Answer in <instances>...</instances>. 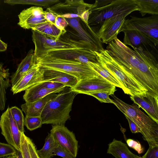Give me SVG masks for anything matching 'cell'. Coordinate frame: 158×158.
I'll use <instances>...</instances> for the list:
<instances>
[{
	"mask_svg": "<svg viewBox=\"0 0 158 158\" xmlns=\"http://www.w3.org/2000/svg\"><path fill=\"white\" fill-rule=\"evenodd\" d=\"M106 50L125 73L152 95L158 96V54L140 47L132 49L116 38Z\"/></svg>",
	"mask_w": 158,
	"mask_h": 158,
	"instance_id": "6da1fadb",
	"label": "cell"
},
{
	"mask_svg": "<svg viewBox=\"0 0 158 158\" xmlns=\"http://www.w3.org/2000/svg\"><path fill=\"white\" fill-rule=\"evenodd\" d=\"M139 9L135 0H96L89 10L88 25L90 27L94 26L95 33L97 29V33L98 29H99L107 19L118 14L128 15L133 11H139Z\"/></svg>",
	"mask_w": 158,
	"mask_h": 158,
	"instance_id": "7a4b0ae2",
	"label": "cell"
},
{
	"mask_svg": "<svg viewBox=\"0 0 158 158\" xmlns=\"http://www.w3.org/2000/svg\"><path fill=\"white\" fill-rule=\"evenodd\" d=\"M65 88L46 104L40 115L43 124L64 125L70 119L69 113L77 94Z\"/></svg>",
	"mask_w": 158,
	"mask_h": 158,
	"instance_id": "3957f363",
	"label": "cell"
},
{
	"mask_svg": "<svg viewBox=\"0 0 158 158\" xmlns=\"http://www.w3.org/2000/svg\"><path fill=\"white\" fill-rule=\"evenodd\" d=\"M110 95L113 104L137 125L149 146L158 144V124L141 110L136 104H128L114 94Z\"/></svg>",
	"mask_w": 158,
	"mask_h": 158,
	"instance_id": "277c9868",
	"label": "cell"
},
{
	"mask_svg": "<svg viewBox=\"0 0 158 158\" xmlns=\"http://www.w3.org/2000/svg\"><path fill=\"white\" fill-rule=\"evenodd\" d=\"M40 68L61 71L76 77L79 81L100 75L88 65L74 59L62 58L48 53L36 57Z\"/></svg>",
	"mask_w": 158,
	"mask_h": 158,
	"instance_id": "5b68a950",
	"label": "cell"
},
{
	"mask_svg": "<svg viewBox=\"0 0 158 158\" xmlns=\"http://www.w3.org/2000/svg\"><path fill=\"white\" fill-rule=\"evenodd\" d=\"M32 39L35 46L34 54L36 57L44 55L50 52L73 49H83L94 50L90 43L82 39H71L56 40L31 30Z\"/></svg>",
	"mask_w": 158,
	"mask_h": 158,
	"instance_id": "8992f818",
	"label": "cell"
},
{
	"mask_svg": "<svg viewBox=\"0 0 158 158\" xmlns=\"http://www.w3.org/2000/svg\"><path fill=\"white\" fill-rule=\"evenodd\" d=\"M94 53L98 62L118 80L125 94L133 96L148 93L144 88L121 69L106 49L100 52L95 51Z\"/></svg>",
	"mask_w": 158,
	"mask_h": 158,
	"instance_id": "52a82bcc",
	"label": "cell"
},
{
	"mask_svg": "<svg viewBox=\"0 0 158 158\" xmlns=\"http://www.w3.org/2000/svg\"><path fill=\"white\" fill-rule=\"evenodd\" d=\"M126 19L119 32L125 31H136L158 40V16L139 18L131 16Z\"/></svg>",
	"mask_w": 158,
	"mask_h": 158,
	"instance_id": "ba28073f",
	"label": "cell"
},
{
	"mask_svg": "<svg viewBox=\"0 0 158 158\" xmlns=\"http://www.w3.org/2000/svg\"><path fill=\"white\" fill-rule=\"evenodd\" d=\"M71 90L77 94H87L93 92L103 91L114 94L116 86L101 75L92 78L81 80L77 85L70 89Z\"/></svg>",
	"mask_w": 158,
	"mask_h": 158,
	"instance_id": "9c48e42d",
	"label": "cell"
},
{
	"mask_svg": "<svg viewBox=\"0 0 158 158\" xmlns=\"http://www.w3.org/2000/svg\"><path fill=\"white\" fill-rule=\"evenodd\" d=\"M1 133L7 143L17 150L21 151L22 133L19 131L8 107L1 115L0 120Z\"/></svg>",
	"mask_w": 158,
	"mask_h": 158,
	"instance_id": "30bf717a",
	"label": "cell"
},
{
	"mask_svg": "<svg viewBox=\"0 0 158 158\" xmlns=\"http://www.w3.org/2000/svg\"><path fill=\"white\" fill-rule=\"evenodd\" d=\"M50 134L56 142L74 157L77 156L78 142L73 133L64 125H53Z\"/></svg>",
	"mask_w": 158,
	"mask_h": 158,
	"instance_id": "8fae6325",
	"label": "cell"
},
{
	"mask_svg": "<svg viewBox=\"0 0 158 158\" xmlns=\"http://www.w3.org/2000/svg\"><path fill=\"white\" fill-rule=\"evenodd\" d=\"M123 43L133 48L140 47L143 50L158 54V40L136 31H124Z\"/></svg>",
	"mask_w": 158,
	"mask_h": 158,
	"instance_id": "7c38bea8",
	"label": "cell"
},
{
	"mask_svg": "<svg viewBox=\"0 0 158 158\" xmlns=\"http://www.w3.org/2000/svg\"><path fill=\"white\" fill-rule=\"evenodd\" d=\"M128 15L118 14L104 21L96 35L102 43L108 44L117 38Z\"/></svg>",
	"mask_w": 158,
	"mask_h": 158,
	"instance_id": "4fadbf2b",
	"label": "cell"
},
{
	"mask_svg": "<svg viewBox=\"0 0 158 158\" xmlns=\"http://www.w3.org/2000/svg\"><path fill=\"white\" fill-rule=\"evenodd\" d=\"M18 24L24 29H31L37 26L48 22L42 7L33 6L22 10L18 15Z\"/></svg>",
	"mask_w": 158,
	"mask_h": 158,
	"instance_id": "5bb4252c",
	"label": "cell"
},
{
	"mask_svg": "<svg viewBox=\"0 0 158 158\" xmlns=\"http://www.w3.org/2000/svg\"><path fill=\"white\" fill-rule=\"evenodd\" d=\"M134 103L141 107L156 123L158 124V96L147 93L130 96Z\"/></svg>",
	"mask_w": 158,
	"mask_h": 158,
	"instance_id": "9a60e30c",
	"label": "cell"
},
{
	"mask_svg": "<svg viewBox=\"0 0 158 158\" xmlns=\"http://www.w3.org/2000/svg\"><path fill=\"white\" fill-rule=\"evenodd\" d=\"M42 81V74L39 66L36 64L27 72L13 86L11 90L16 94L25 91L29 87Z\"/></svg>",
	"mask_w": 158,
	"mask_h": 158,
	"instance_id": "2e32d148",
	"label": "cell"
},
{
	"mask_svg": "<svg viewBox=\"0 0 158 158\" xmlns=\"http://www.w3.org/2000/svg\"><path fill=\"white\" fill-rule=\"evenodd\" d=\"M40 69L42 74V82H59L63 84L66 87L71 88L74 87L79 81L75 77L61 71L40 68Z\"/></svg>",
	"mask_w": 158,
	"mask_h": 158,
	"instance_id": "e0dca14e",
	"label": "cell"
},
{
	"mask_svg": "<svg viewBox=\"0 0 158 158\" xmlns=\"http://www.w3.org/2000/svg\"><path fill=\"white\" fill-rule=\"evenodd\" d=\"M69 25L73 27L79 34L81 39L89 42L95 46L98 51L100 52L104 50L102 43L96 33L91 29L84 30L81 27L79 20L76 18L65 19Z\"/></svg>",
	"mask_w": 158,
	"mask_h": 158,
	"instance_id": "ac0fdd59",
	"label": "cell"
},
{
	"mask_svg": "<svg viewBox=\"0 0 158 158\" xmlns=\"http://www.w3.org/2000/svg\"><path fill=\"white\" fill-rule=\"evenodd\" d=\"M66 87L55 89H49L45 88L40 82L26 90L23 96V99L26 102H34L50 94L60 93Z\"/></svg>",
	"mask_w": 158,
	"mask_h": 158,
	"instance_id": "d6986e66",
	"label": "cell"
},
{
	"mask_svg": "<svg viewBox=\"0 0 158 158\" xmlns=\"http://www.w3.org/2000/svg\"><path fill=\"white\" fill-rule=\"evenodd\" d=\"M37 63L34 50L31 49L19 64L15 72L11 76L10 82L13 86L23 75Z\"/></svg>",
	"mask_w": 158,
	"mask_h": 158,
	"instance_id": "ffe728a7",
	"label": "cell"
},
{
	"mask_svg": "<svg viewBox=\"0 0 158 158\" xmlns=\"http://www.w3.org/2000/svg\"><path fill=\"white\" fill-rule=\"evenodd\" d=\"M57 95L55 93H52L35 102H26L21 105V108L26 116L40 117L46 103Z\"/></svg>",
	"mask_w": 158,
	"mask_h": 158,
	"instance_id": "44dd1931",
	"label": "cell"
},
{
	"mask_svg": "<svg viewBox=\"0 0 158 158\" xmlns=\"http://www.w3.org/2000/svg\"><path fill=\"white\" fill-rule=\"evenodd\" d=\"M60 1L49 8L53 11L59 9H66L73 11L81 17L84 12L87 9H90L93 6V4L86 3L82 0H68L64 2H60Z\"/></svg>",
	"mask_w": 158,
	"mask_h": 158,
	"instance_id": "7402d4cb",
	"label": "cell"
},
{
	"mask_svg": "<svg viewBox=\"0 0 158 158\" xmlns=\"http://www.w3.org/2000/svg\"><path fill=\"white\" fill-rule=\"evenodd\" d=\"M108 145L107 153L112 154L115 158H141L132 153L127 145L121 141L114 139Z\"/></svg>",
	"mask_w": 158,
	"mask_h": 158,
	"instance_id": "603a6c76",
	"label": "cell"
},
{
	"mask_svg": "<svg viewBox=\"0 0 158 158\" xmlns=\"http://www.w3.org/2000/svg\"><path fill=\"white\" fill-rule=\"evenodd\" d=\"M9 69H6L0 63V110H3L6 101V90L10 86Z\"/></svg>",
	"mask_w": 158,
	"mask_h": 158,
	"instance_id": "cb8c5ba5",
	"label": "cell"
},
{
	"mask_svg": "<svg viewBox=\"0 0 158 158\" xmlns=\"http://www.w3.org/2000/svg\"><path fill=\"white\" fill-rule=\"evenodd\" d=\"M31 30L56 40H59L64 34L55 25L48 22L40 24Z\"/></svg>",
	"mask_w": 158,
	"mask_h": 158,
	"instance_id": "d4e9b609",
	"label": "cell"
},
{
	"mask_svg": "<svg viewBox=\"0 0 158 158\" xmlns=\"http://www.w3.org/2000/svg\"><path fill=\"white\" fill-rule=\"evenodd\" d=\"M86 64L88 65L99 75L106 79L116 87L121 88L123 90V87L118 80L98 62H94L88 61Z\"/></svg>",
	"mask_w": 158,
	"mask_h": 158,
	"instance_id": "484cf974",
	"label": "cell"
},
{
	"mask_svg": "<svg viewBox=\"0 0 158 158\" xmlns=\"http://www.w3.org/2000/svg\"><path fill=\"white\" fill-rule=\"evenodd\" d=\"M139 7V12L143 16L147 14L158 15V0H135Z\"/></svg>",
	"mask_w": 158,
	"mask_h": 158,
	"instance_id": "4316f807",
	"label": "cell"
},
{
	"mask_svg": "<svg viewBox=\"0 0 158 158\" xmlns=\"http://www.w3.org/2000/svg\"><path fill=\"white\" fill-rule=\"evenodd\" d=\"M57 144L50 133L45 140L43 148L37 150V153L40 158H51L53 154Z\"/></svg>",
	"mask_w": 158,
	"mask_h": 158,
	"instance_id": "83f0119b",
	"label": "cell"
},
{
	"mask_svg": "<svg viewBox=\"0 0 158 158\" xmlns=\"http://www.w3.org/2000/svg\"><path fill=\"white\" fill-rule=\"evenodd\" d=\"M60 1V0H6L5 3L12 5L15 4L32 5L48 7Z\"/></svg>",
	"mask_w": 158,
	"mask_h": 158,
	"instance_id": "f1b7e54d",
	"label": "cell"
},
{
	"mask_svg": "<svg viewBox=\"0 0 158 158\" xmlns=\"http://www.w3.org/2000/svg\"><path fill=\"white\" fill-rule=\"evenodd\" d=\"M10 108L12 116L18 129L21 133H24V118L22 111L16 106Z\"/></svg>",
	"mask_w": 158,
	"mask_h": 158,
	"instance_id": "f546056e",
	"label": "cell"
},
{
	"mask_svg": "<svg viewBox=\"0 0 158 158\" xmlns=\"http://www.w3.org/2000/svg\"><path fill=\"white\" fill-rule=\"evenodd\" d=\"M42 124L40 117L26 116L24 118V125L30 131L41 127Z\"/></svg>",
	"mask_w": 158,
	"mask_h": 158,
	"instance_id": "4dcf8cb0",
	"label": "cell"
},
{
	"mask_svg": "<svg viewBox=\"0 0 158 158\" xmlns=\"http://www.w3.org/2000/svg\"><path fill=\"white\" fill-rule=\"evenodd\" d=\"M16 151L10 144L0 142V158L15 155Z\"/></svg>",
	"mask_w": 158,
	"mask_h": 158,
	"instance_id": "1f68e13d",
	"label": "cell"
},
{
	"mask_svg": "<svg viewBox=\"0 0 158 158\" xmlns=\"http://www.w3.org/2000/svg\"><path fill=\"white\" fill-rule=\"evenodd\" d=\"M87 95L92 96L97 98L101 102L111 103L113 102L109 96L111 94L107 92L98 91L89 93Z\"/></svg>",
	"mask_w": 158,
	"mask_h": 158,
	"instance_id": "d6a6232c",
	"label": "cell"
},
{
	"mask_svg": "<svg viewBox=\"0 0 158 158\" xmlns=\"http://www.w3.org/2000/svg\"><path fill=\"white\" fill-rule=\"evenodd\" d=\"M21 148L24 158H31L28 148L27 136L24 133H21Z\"/></svg>",
	"mask_w": 158,
	"mask_h": 158,
	"instance_id": "836d02e7",
	"label": "cell"
},
{
	"mask_svg": "<svg viewBox=\"0 0 158 158\" xmlns=\"http://www.w3.org/2000/svg\"><path fill=\"white\" fill-rule=\"evenodd\" d=\"M68 25L69 23L65 18L57 14L55 21V25L62 31L64 34L66 32L65 28Z\"/></svg>",
	"mask_w": 158,
	"mask_h": 158,
	"instance_id": "e575fe53",
	"label": "cell"
},
{
	"mask_svg": "<svg viewBox=\"0 0 158 158\" xmlns=\"http://www.w3.org/2000/svg\"><path fill=\"white\" fill-rule=\"evenodd\" d=\"M141 158H158V144L149 146L146 153Z\"/></svg>",
	"mask_w": 158,
	"mask_h": 158,
	"instance_id": "d590c367",
	"label": "cell"
},
{
	"mask_svg": "<svg viewBox=\"0 0 158 158\" xmlns=\"http://www.w3.org/2000/svg\"><path fill=\"white\" fill-rule=\"evenodd\" d=\"M126 143L129 147L135 150L139 154L144 152V148L139 141L129 139L126 140Z\"/></svg>",
	"mask_w": 158,
	"mask_h": 158,
	"instance_id": "8d00e7d4",
	"label": "cell"
},
{
	"mask_svg": "<svg viewBox=\"0 0 158 158\" xmlns=\"http://www.w3.org/2000/svg\"><path fill=\"white\" fill-rule=\"evenodd\" d=\"M53 156H58L63 158H75L58 144L54 151Z\"/></svg>",
	"mask_w": 158,
	"mask_h": 158,
	"instance_id": "74e56055",
	"label": "cell"
},
{
	"mask_svg": "<svg viewBox=\"0 0 158 158\" xmlns=\"http://www.w3.org/2000/svg\"><path fill=\"white\" fill-rule=\"evenodd\" d=\"M40 82L43 87L49 89H55L67 87L63 84L57 82L44 81Z\"/></svg>",
	"mask_w": 158,
	"mask_h": 158,
	"instance_id": "f35d334b",
	"label": "cell"
},
{
	"mask_svg": "<svg viewBox=\"0 0 158 158\" xmlns=\"http://www.w3.org/2000/svg\"><path fill=\"white\" fill-rule=\"evenodd\" d=\"M27 141L29 152L31 158H40L37 152V150L32 140L27 136Z\"/></svg>",
	"mask_w": 158,
	"mask_h": 158,
	"instance_id": "ab89813d",
	"label": "cell"
},
{
	"mask_svg": "<svg viewBox=\"0 0 158 158\" xmlns=\"http://www.w3.org/2000/svg\"><path fill=\"white\" fill-rule=\"evenodd\" d=\"M57 14L48 8L44 11V17L48 22L55 25V22Z\"/></svg>",
	"mask_w": 158,
	"mask_h": 158,
	"instance_id": "60d3db41",
	"label": "cell"
},
{
	"mask_svg": "<svg viewBox=\"0 0 158 158\" xmlns=\"http://www.w3.org/2000/svg\"><path fill=\"white\" fill-rule=\"evenodd\" d=\"M129 123L130 129L132 133L140 132V130L137 125L130 119L125 116Z\"/></svg>",
	"mask_w": 158,
	"mask_h": 158,
	"instance_id": "b9f144b4",
	"label": "cell"
},
{
	"mask_svg": "<svg viewBox=\"0 0 158 158\" xmlns=\"http://www.w3.org/2000/svg\"><path fill=\"white\" fill-rule=\"evenodd\" d=\"M88 9L84 12L81 15V19L85 23V24L88 27H89L88 25V20L90 13L89 10Z\"/></svg>",
	"mask_w": 158,
	"mask_h": 158,
	"instance_id": "7bdbcfd3",
	"label": "cell"
},
{
	"mask_svg": "<svg viewBox=\"0 0 158 158\" xmlns=\"http://www.w3.org/2000/svg\"><path fill=\"white\" fill-rule=\"evenodd\" d=\"M60 15L65 19H73L77 18H81V17L79 15L74 13H67Z\"/></svg>",
	"mask_w": 158,
	"mask_h": 158,
	"instance_id": "ee69618b",
	"label": "cell"
},
{
	"mask_svg": "<svg viewBox=\"0 0 158 158\" xmlns=\"http://www.w3.org/2000/svg\"><path fill=\"white\" fill-rule=\"evenodd\" d=\"M7 48V44L0 39V52L6 51Z\"/></svg>",
	"mask_w": 158,
	"mask_h": 158,
	"instance_id": "f6af8a7d",
	"label": "cell"
},
{
	"mask_svg": "<svg viewBox=\"0 0 158 158\" xmlns=\"http://www.w3.org/2000/svg\"><path fill=\"white\" fill-rule=\"evenodd\" d=\"M16 155L17 158H24L21 151L16 150Z\"/></svg>",
	"mask_w": 158,
	"mask_h": 158,
	"instance_id": "bcb514c9",
	"label": "cell"
},
{
	"mask_svg": "<svg viewBox=\"0 0 158 158\" xmlns=\"http://www.w3.org/2000/svg\"><path fill=\"white\" fill-rule=\"evenodd\" d=\"M2 158H17V157L16 155H14L5 157Z\"/></svg>",
	"mask_w": 158,
	"mask_h": 158,
	"instance_id": "7dc6e473",
	"label": "cell"
}]
</instances>
